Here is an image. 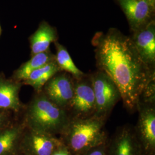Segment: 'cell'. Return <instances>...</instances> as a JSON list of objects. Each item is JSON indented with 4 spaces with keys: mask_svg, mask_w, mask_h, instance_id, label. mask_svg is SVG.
Here are the masks:
<instances>
[{
    "mask_svg": "<svg viewBox=\"0 0 155 155\" xmlns=\"http://www.w3.org/2000/svg\"><path fill=\"white\" fill-rule=\"evenodd\" d=\"M131 25L139 29L150 19L153 9L146 0H119Z\"/></svg>",
    "mask_w": 155,
    "mask_h": 155,
    "instance_id": "13",
    "label": "cell"
},
{
    "mask_svg": "<svg viewBox=\"0 0 155 155\" xmlns=\"http://www.w3.org/2000/svg\"><path fill=\"white\" fill-rule=\"evenodd\" d=\"M74 81L73 97L66 110L70 120L94 116L95 101L91 74H84Z\"/></svg>",
    "mask_w": 155,
    "mask_h": 155,
    "instance_id": "6",
    "label": "cell"
},
{
    "mask_svg": "<svg viewBox=\"0 0 155 155\" xmlns=\"http://www.w3.org/2000/svg\"><path fill=\"white\" fill-rule=\"evenodd\" d=\"M107 155H142L133 127L124 125L117 129L108 140Z\"/></svg>",
    "mask_w": 155,
    "mask_h": 155,
    "instance_id": "9",
    "label": "cell"
},
{
    "mask_svg": "<svg viewBox=\"0 0 155 155\" xmlns=\"http://www.w3.org/2000/svg\"><path fill=\"white\" fill-rule=\"evenodd\" d=\"M140 57L150 70L155 71V28L152 22L141 28L132 38Z\"/></svg>",
    "mask_w": 155,
    "mask_h": 155,
    "instance_id": "11",
    "label": "cell"
},
{
    "mask_svg": "<svg viewBox=\"0 0 155 155\" xmlns=\"http://www.w3.org/2000/svg\"><path fill=\"white\" fill-rule=\"evenodd\" d=\"M18 116L8 111L0 110V130L10 125Z\"/></svg>",
    "mask_w": 155,
    "mask_h": 155,
    "instance_id": "18",
    "label": "cell"
},
{
    "mask_svg": "<svg viewBox=\"0 0 155 155\" xmlns=\"http://www.w3.org/2000/svg\"><path fill=\"white\" fill-rule=\"evenodd\" d=\"M25 125L20 116L10 125L0 130V155H17Z\"/></svg>",
    "mask_w": 155,
    "mask_h": 155,
    "instance_id": "12",
    "label": "cell"
},
{
    "mask_svg": "<svg viewBox=\"0 0 155 155\" xmlns=\"http://www.w3.org/2000/svg\"><path fill=\"white\" fill-rule=\"evenodd\" d=\"M51 155H74L69 151L66 147L62 144L52 153Z\"/></svg>",
    "mask_w": 155,
    "mask_h": 155,
    "instance_id": "20",
    "label": "cell"
},
{
    "mask_svg": "<svg viewBox=\"0 0 155 155\" xmlns=\"http://www.w3.org/2000/svg\"><path fill=\"white\" fill-rule=\"evenodd\" d=\"M26 127L57 136L70 118L67 111L51 102L41 91L35 94L20 115Z\"/></svg>",
    "mask_w": 155,
    "mask_h": 155,
    "instance_id": "2",
    "label": "cell"
},
{
    "mask_svg": "<svg viewBox=\"0 0 155 155\" xmlns=\"http://www.w3.org/2000/svg\"><path fill=\"white\" fill-rule=\"evenodd\" d=\"M81 155H107V143L93 147Z\"/></svg>",
    "mask_w": 155,
    "mask_h": 155,
    "instance_id": "19",
    "label": "cell"
},
{
    "mask_svg": "<svg viewBox=\"0 0 155 155\" xmlns=\"http://www.w3.org/2000/svg\"><path fill=\"white\" fill-rule=\"evenodd\" d=\"M74 90L73 77L67 72L60 71L45 83L41 91L51 102L66 110L72 100Z\"/></svg>",
    "mask_w": 155,
    "mask_h": 155,
    "instance_id": "8",
    "label": "cell"
},
{
    "mask_svg": "<svg viewBox=\"0 0 155 155\" xmlns=\"http://www.w3.org/2000/svg\"><path fill=\"white\" fill-rule=\"evenodd\" d=\"M146 1L149 3V4L151 6V8L153 9H154L155 6V0H146Z\"/></svg>",
    "mask_w": 155,
    "mask_h": 155,
    "instance_id": "21",
    "label": "cell"
},
{
    "mask_svg": "<svg viewBox=\"0 0 155 155\" xmlns=\"http://www.w3.org/2000/svg\"><path fill=\"white\" fill-rule=\"evenodd\" d=\"M93 44L98 70L116 84L127 111L136 112L144 91L155 81V71L141 60L132 38L117 30L98 36Z\"/></svg>",
    "mask_w": 155,
    "mask_h": 155,
    "instance_id": "1",
    "label": "cell"
},
{
    "mask_svg": "<svg viewBox=\"0 0 155 155\" xmlns=\"http://www.w3.org/2000/svg\"><path fill=\"white\" fill-rule=\"evenodd\" d=\"M57 39L58 35L55 29L48 22H41L36 32L29 38L31 56L50 50V45L52 43L56 42Z\"/></svg>",
    "mask_w": 155,
    "mask_h": 155,
    "instance_id": "14",
    "label": "cell"
},
{
    "mask_svg": "<svg viewBox=\"0 0 155 155\" xmlns=\"http://www.w3.org/2000/svg\"><path fill=\"white\" fill-rule=\"evenodd\" d=\"M91 74L95 101L94 116L106 121L117 104L121 100V95L116 84L103 71Z\"/></svg>",
    "mask_w": 155,
    "mask_h": 155,
    "instance_id": "4",
    "label": "cell"
},
{
    "mask_svg": "<svg viewBox=\"0 0 155 155\" xmlns=\"http://www.w3.org/2000/svg\"><path fill=\"white\" fill-rule=\"evenodd\" d=\"M17 155H22L21 154H20V153H18V154H17Z\"/></svg>",
    "mask_w": 155,
    "mask_h": 155,
    "instance_id": "23",
    "label": "cell"
},
{
    "mask_svg": "<svg viewBox=\"0 0 155 155\" xmlns=\"http://www.w3.org/2000/svg\"><path fill=\"white\" fill-rule=\"evenodd\" d=\"M106 121L95 116L71 119L59 137L72 155H81L108 141Z\"/></svg>",
    "mask_w": 155,
    "mask_h": 155,
    "instance_id": "3",
    "label": "cell"
},
{
    "mask_svg": "<svg viewBox=\"0 0 155 155\" xmlns=\"http://www.w3.org/2000/svg\"><path fill=\"white\" fill-rule=\"evenodd\" d=\"M61 71L56 61H53L33 71L22 83L33 87L35 92L41 91L45 83L56 74Z\"/></svg>",
    "mask_w": 155,
    "mask_h": 155,
    "instance_id": "16",
    "label": "cell"
},
{
    "mask_svg": "<svg viewBox=\"0 0 155 155\" xmlns=\"http://www.w3.org/2000/svg\"><path fill=\"white\" fill-rule=\"evenodd\" d=\"M55 45L56 62L61 71L70 74L75 79L82 77L85 74L76 66L66 48L57 41L55 42Z\"/></svg>",
    "mask_w": 155,
    "mask_h": 155,
    "instance_id": "17",
    "label": "cell"
},
{
    "mask_svg": "<svg viewBox=\"0 0 155 155\" xmlns=\"http://www.w3.org/2000/svg\"><path fill=\"white\" fill-rule=\"evenodd\" d=\"M55 60V55L52 53L50 50L32 56L29 61L22 63L13 71L11 78L22 83L33 71Z\"/></svg>",
    "mask_w": 155,
    "mask_h": 155,
    "instance_id": "15",
    "label": "cell"
},
{
    "mask_svg": "<svg viewBox=\"0 0 155 155\" xmlns=\"http://www.w3.org/2000/svg\"><path fill=\"white\" fill-rule=\"evenodd\" d=\"M63 144L54 135L25 127L20 144L19 153L22 155H51Z\"/></svg>",
    "mask_w": 155,
    "mask_h": 155,
    "instance_id": "7",
    "label": "cell"
},
{
    "mask_svg": "<svg viewBox=\"0 0 155 155\" xmlns=\"http://www.w3.org/2000/svg\"><path fill=\"white\" fill-rule=\"evenodd\" d=\"M22 86L21 82L0 72V110L11 111L16 116L21 114L25 107L20 98Z\"/></svg>",
    "mask_w": 155,
    "mask_h": 155,
    "instance_id": "10",
    "label": "cell"
},
{
    "mask_svg": "<svg viewBox=\"0 0 155 155\" xmlns=\"http://www.w3.org/2000/svg\"><path fill=\"white\" fill-rule=\"evenodd\" d=\"M137 111L134 130L142 155H155V100L140 101Z\"/></svg>",
    "mask_w": 155,
    "mask_h": 155,
    "instance_id": "5",
    "label": "cell"
},
{
    "mask_svg": "<svg viewBox=\"0 0 155 155\" xmlns=\"http://www.w3.org/2000/svg\"><path fill=\"white\" fill-rule=\"evenodd\" d=\"M1 33H2V29H1V25H0V36L1 35Z\"/></svg>",
    "mask_w": 155,
    "mask_h": 155,
    "instance_id": "22",
    "label": "cell"
}]
</instances>
